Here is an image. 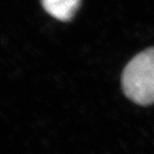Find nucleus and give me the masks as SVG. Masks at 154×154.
Masks as SVG:
<instances>
[{
	"label": "nucleus",
	"mask_w": 154,
	"mask_h": 154,
	"mask_svg": "<svg viewBox=\"0 0 154 154\" xmlns=\"http://www.w3.org/2000/svg\"><path fill=\"white\" fill-rule=\"evenodd\" d=\"M122 88L126 96L138 105L154 102V48L135 56L125 67Z\"/></svg>",
	"instance_id": "obj_1"
},
{
	"label": "nucleus",
	"mask_w": 154,
	"mask_h": 154,
	"mask_svg": "<svg viewBox=\"0 0 154 154\" xmlns=\"http://www.w3.org/2000/svg\"><path fill=\"white\" fill-rule=\"evenodd\" d=\"M50 16L62 22L70 21L79 9L81 0H41Z\"/></svg>",
	"instance_id": "obj_2"
}]
</instances>
